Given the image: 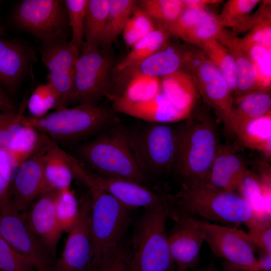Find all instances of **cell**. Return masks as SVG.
Here are the masks:
<instances>
[{"mask_svg": "<svg viewBox=\"0 0 271 271\" xmlns=\"http://www.w3.org/2000/svg\"><path fill=\"white\" fill-rule=\"evenodd\" d=\"M156 28L153 20L137 6L122 32L125 43L132 47Z\"/></svg>", "mask_w": 271, "mask_h": 271, "instance_id": "obj_40", "label": "cell"}, {"mask_svg": "<svg viewBox=\"0 0 271 271\" xmlns=\"http://www.w3.org/2000/svg\"><path fill=\"white\" fill-rule=\"evenodd\" d=\"M184 69L192 76L197 91L204 101L230 131V120L234 98L233 93L217 67L202 50L185 49Z\"/></svg>", "mask_w": 271, "mask_h": 271, "instance_id": "obj_8", "label": "cell"}, {"mask_svg": "<svg viewBox=\"0 0 271 271\" xmlns=\"http://www.w3.org/2000/svg\"><path fill=\"white\" fill-rule=\"evenodd\" d=\"M0 271H37L0 235Z\"/></svg>", "mask_w": 271, "mask_h": 271, "instance_id": "obj_42", "label": "cell"}, {"mask_svg": "<svg viewBox=\"0 0 271 271\" xmlns=\"http://www.w3.org/2000/svg\"><path fill=\"white\" fill-rule=\"evenodd\" d=\"M169 34L157 28L137 42L126 57L114 69L113 72L122 71L153 54L168 42Z\"/></svg>", "mask_w": 271, "mask_h": 271, "instance_id": "obj_28", "label": "cell"}, {"mask_svg": "<svg viewBox=\"0 0 271 271\" xmlns=\"http://www.w3.org/2000/svg\"><path fill=\"white\" fill-rule=\"evenodd\" d=\"M0 235L37 271H55L56 256L33 231L23 213L12 207L9 196L0 202Z\"/></svg>", "mask_w": 271, "mask_h": 271, "instance_id": "obj_12", "label": "cell"}, {"mask_svg": "<svg viewBox=\"0 0 271 271\" xmlns=\"http://www.w3.org/2000/svg\"><path fill=\"white\" fill-rule=\"evenodd\" d=\"M269 92L256 91L234 100L230 120V131L238 134L249 123L270 114Z\"/></svg>", "mask_w": 271, "mask_h": 271, "instance_id": "obj_24", "label": "cell"}, {"mask_svg": "<svg viewBox=\"0 0 271 271\" xmlns=\"http://www.w3.org/2000/svg\"><path fill=\"white\" fill-rule=\"evenodd\" d=\"M243 38L250 43L271 50L270 15L257 22Z\"/></svg>", "mask_w": 271, "mask_h": 271, "instance_id": "obj_46", "label": "cell"}, {"mask_svg": "<svg viewBox=\"0 0 271 271\" xmlns=\"http://www.w3.org/2000/svg\"><path fill=\"white\" fill-rule=\"evenodd\" d=\"M260 2L258 0H229L224 5L219 18L223 28L243 32L250 17L249 14Z\"/></svg>", "mask_w": 271, "mask_h": 271, "instance_id": "obj_35", "label": "cell"}, {"mask_svg": "<svg viewBox=\"0 0 271 271\" xmlns=\"http://www.w3.org/2000/svg\"><path fill=\"white\" fill-rule=\"evenodd\" d=\"M110 48L84 42L75 67V102L98 105L110 94L115 66Z\"/></svg>", "mask_w": 271, "mask_h": 271, "instance_id": "obj_7", "label": "cell"}, {"mask_svg": "<svg viewBox=\"0 0 271 271\" xmlns=\"http://www.w3.org/2000/svg\"><path fill=\"white\" fill-rule=\"evenodd\" d=\"M63 2L67 11L68 26L72 31L70 42L80 52L84 43V25L88 0H65Z\"/></svg>", "mask_w": 271, "mask_h": 271, "instance_id": "obj_39", "label": "cell"}, {"mask_svg": "<svg viewBox=\"0 0 271 271\" xmlns=\"http://www.w3.org/2000/svg\"><path fill=\"white\" fill-rule=\"evenodd\" d=\"M66 156L74 178L88 188H96L108 193L131 209L169 206L171 204L172 194L157 193L146 186L131 181L99 176L73 156L67 152Z\"/></svg>", "mask_w": 271, "mask_h": 271, "instance_id": "obj_11", "label": "cell"}, {"mask_svg": "<svg viewBox=\"0 0 271 271\" xmlns=\"http://www.w3.org/2000/svg\"><path fill=\"white\" fill-rule=\"evenodd\" d=\"M55 208L61 229L68 233L76 223L80 213L79 201L71 188L56 192Z\"/></svg>", "mask_w": 271, "mask_h": 271, "instance_id": "obj_36", "label": "cell"}, {"mask_svg": "<svg viewBox=\"0 0 271 271\" xmlns=\"http://www.w3.org/2000/svg\"><path fill=\"white\" fill-rule=\"evenodd\" d=\"M199 48L222 73L234 95L236 80L235 67L233 58L229 51L216 39L203 43Z\"/></svg>", "mask_w": 271, "mask_h": 271, "instance_id": "obj_33", "label": "cell"}, {"mask_svg": "<svg viewBox=\"0 0 271 271\" xmlns=\"http://www.w3.org/2000/svg\"><path fill=\"white\" fill-rule=\"evenodd\" d=\"M246 226L248 235L259 250L271 253L270 218L255 217Z\"/></svg>", "mask_w": 271, "mask_h": 271, "instance_id": "obj_43", "label": "cell"}, {"mask_svg": "<svg viewBox=\"0 0 271 271\" xmlns=\"http://www.w3.org/2000/svg\"><path fill=\"white\" fill-rule=\"evenodd\" d=\"M217 40L227 48L234 60L236 74L234 100L258 91L254 65L242 47L239 38L224 29Z\"/></svg>", "mask_w": 271, "mask_h": 271, "instance_id": "obj_21", "label": "cell"}, {"mask_svg": "<svg viewBox=\"0 0 271 271\" xmlns=\"http://www.w3.org/2000/svg\"><path fill=\"white\" fill-rule=\"evenodd\" d=\"M170 206L146 209L132 239L128 271H172L173 260L166 231Z\"/></svg>", "mask_w": 271, "mask_h": 271, "instance_id": "obj_6", "label": "cell"}, {"mask_svg": "<svg viewBox=\"0 0 271 271\" xmlns=\"http://www.w3.org/2000/svg\"><path fill=\"white\" fill-rule=\"evenodd\" d=\"M161 91L178 110L189 114L194 107L197 90L191 75L181 69L162 77Z\"/></svg>", "mask_w": 271, "mask_h": 271, "instance_id": "obj_26", "label": "cell"}, {"mask_svg": "<svg viewBox=\"0 0 271 271\" xmlns=\"http://www.w3.org/2000/svg\"><path fill=\"white\" fill-rule=\"evenodd\" d=\"M130 145L143 172L164 177L172 172L180 131V121L143 120L127 127Z\"/></svg>", "mask_w": 271, "mask_h": 271, "instance_id": "obj_5", "label": "cell"}, {"mask_svg": "<svg viewBox=\"0 0 271 271\" xmlns=\"http://www.w3.org/2000/svg\"><path fill=\"white\" fill-rule=\"evenodd\" d=\"M43 162L45 188L57 192L71 188L74 176L66 152L48 137Z\"/></svg>", "mask_w": 271, "mask_h": 271, "instance_id": "obj_25", "label": "cell"}, {"mask_svg": "<svg viewBox=\"0 0 271 271\" xmlns=\"http://www.w3.org/2000/svg\"><path fill=\"white\" fill-rule=\"evenodd\" d=\"M172 207L190 215H199L224 225L246 226L255 217L248 203L236 192L208 184L181 187L173 194Z\"/></svg>", "mask_w": 271, "mask_h": 271, "instance_id": "obj_4", "label": "cell"}, {"mask_svg": "<svg viewBox=\"0 0 271 271\" xmlns=\"http://www.w3.org/2000/svg\"><path fill=\"white\" fill-rule=\"evenodd\" d=\"M204 242L224 263L226 271H259L256 247L247 233L236 227L198 220Z\"/></svg>", "mask_w": 271, "mask_h": 271, "instance_id": "obj_10", "label": "cell"}, {"mask_svg": "<svg viewBox=\"0 0 271 271\" xmlns=\"http://www.w3.org/2000/svg\"><path fill=\"white\" fill-rule=\"evenodd\" d=\"M2 31H3V30H2V27L0 25V36L1 35L2 33Z\"/></svg>", "mask_w": 271, "mask_h": 271, "instance_id": "obj_52", "label": "cell"}, {"mask_svg": "<svg viewBox=\"0 0 271 271\" xmlns=\"http://www.w3.org/2000/svg\"><path fill=\"white\" fill-rule=\"evenodd\" d=\"M79 201L80 213L68 236L55 271H92V246L90 226L89 197Z\"/></svg>", "mask_w": 271, "mask_h": 271, "instance_id": "obj_17", "label": "cell"}, {"mask_svg": "<svg viewBox=\"0 0 271 271\" xmlns=\"http://www.w3.org/2000/svg\"><path fill=\"white\" fill-rule=\"evenodd\" d=\"M11 182L0 171V202L9 195Z\"/></svg>", "mask_w": 271, "mask_h": 271, "instance_id": "obj_50", "label": "cell"}, {"mask_svg": "<svg viewBox=\"0 0 271 271\" xmlns=\"http://www.w3.org/2000/svg\"><path fill=\"white\" fill-rule=\"evenodd\" d=\"M204 10L185 8L180 16L174 22L160 29L165 31L169 35L181 39L196 23Z\"/></svg>", "mask_w": 271, "mask_h": 271, "instance_id": "obj_44", "label": "cell"}, {"mask_svg": "<svg viewBox=\"0 0 271 271\" xmlns=\"http://www.w3.org/2000/svg\"><path fill=\"white\" fill-rule=\"evenodd\" d=\"M31 154L0 147V171L11 183L19 166Z\"/></svg>", "mask_w": 271, "mask_h": 271, "instance_id": "obj_45", "label": "cell"}, {"mask_svg": "<svg viewBox=\"0 0 271 271\" xmlns=\"http://www.w3.org/2000/svg\"><path fill=\"white\" fill-rule=\"evenodd\" d=\"M248 170L244 160L233 147L220 145L212 166L208 185L236 192Z\"/></svg>", "mask_w": 271, "mask_h": 271, "instance_id": "obj_20", "label": "cell"}, {"mask_svg": "<svg viewBox=\"0 0 271 271\" xmlns=\"http://www.w3.org/2000/svg\"><path fill=\"white\" fill-rule=\"evenodd\" d=\"M236 192L249 205L255 217L270 218L264 211L258 178L247 171L239 184Z\"/></svg>", "mask_w": 271, "mask_h": 271, "instance_id": "obj_38", "label": "cell"}, {"mask_svg": "<svg viewBox=\"0 0 271 271\" xmlns=\"http://www.w3.org/2000/svg\"><path fill=\"white\" fill-rule=\"evenodd\" d=\"M20 120L59 145L76 143L99 134L116 123V116L107 107L78 104L56 109L41 117L22 114Z\"/></svg>", "mask_w": 271, "mask_h": 271, "instance_id": "obj_3", "label": "cell"}, {"mask_svg": "<svg viewBox=\"0 0 271 271\" xmlns=\"http://www.w3.org/2000/svg\"><path fill=\"white\" fill-rule=\"evenodd\" d=\"M256 262L259 271H271V253L259 250Z\"/></svg>", "mask_w": 271, "mask_h": 271, "instance_id": "obj_47", "label": "cell"}, {"mask_svg": "<svg viewBox=\"0 0 271 271\" xmlns=\"http://www.w3.org/2000/svg\"><path fill=\"white\" fill-rule=\"evenodd\" d=\"M205 271H219L214 265L208 266Z\"/></svg>", "mask_w": 271, "mask_h": 271, "instance_id": "obj_51", "label": "cell"}, {"mask_svg": "<svg viewBox=\"0 0 271 271\" xmlns=\"http://www.w3.org/2000/svg\"><path fill=\"white\" fill-rule=\"evenodd\" d=\"M169 217L175 225L168 234L171 256L177 271L194 269L199 261L204 237L198 219L171 207Z\"/></svg>", "mask_w": 271, "mask_h": 271, "instance_id": "obj_16", "label": "cell"}, {"mask_svg": "<svg viewBox=\"0 0 271 271\" xmlns=\"http://www.w3.org/2000/svg\"><path fill=\"white\" fill-rule=\"evenodd\" d=\"M0 111L16 113V107L12 100L0 88Z\"/></svg>", "mask_w": 271, "mask_h": 271, "instance_id": "obj_48", "label": "cell"}, {"mask_svg": "<svg viewBox=\"0 0 271 271\" xmlns=\"http://www.w3.org/2000/svg\"><path fill=\"white\" fill-rule=\"evenodd\" d=\"M40 133L38 146L19 166L10 186L11 205L20 212L26 211L45 189L43 159L47 137Z\"/></svg>", "mask_w": 271, "mask_h": 271, "instance_id": "obj_15", "label": "cell"}, {"mask_svg": "<svg viewBox=\"0 0 271 271\" xmlns=\"http://www.w3.org/2000/svg\"><path fill=\"white\" fill-rule=\"evenodd\" d=\"M109 8V0H88L84 25V42L100 47Z\"/></svg>", "mask_w": 271, "mask_h": 271, "instance_id": "obj_29", "label": "cell"}, {"mask_svg": "<svg viewBox=\"0 0 271 271\" xmlns=\"http://www.w3.org/2000/svg\"><path fill=\"white\" fill-rule=\"evenodd\" d=\"M63 1L25 0L15 8L12 19L21 28L43 41L65 37L68 16Z\"/></svg>", "mask_w": 271, "mask_h": 271, "instance_id": "obj_14", "label": "cell"}, {"mask_svg": "<svg viewBox=\"0 0 271 271\" xmlns=\"http://www.w3.org/2000/svg\"><path fill=\"white\" fill-rule=\"evenodd\" d=\"M56 192L45 188L29 208L23 212L31 229L55 256L63 232L55 211Z\"/></svg>", "mask_w": 271, "mask_h": 271, "instance_id": "obj_19", "label": "cell"}, {"mask_svg": "<svg viewBox=\"0 0 271 271\" xmlns=\"http://www.w3.org/2000/svg\"><path fill=\"white\" fill-rule=\"evenodd\" d=\"M138 6L134 0H109V8L100 47L110 48L121 33Z\"/></svg>", "mask_w": 271, "mask_h": 271, "instance_id": "obj_27", "label": "cell"}, {"mask_svg": "<svg viewBox=\"0 0 271 271\" xmlns=\"http://www.w3.org/2000/svg\"><path fill=\"white\" fill-rule=\"evenodd\" d=\"M92 140L80 145L75 158L99 176L131 181L147 186L150 178L132 151L127 127L115 123Z\"/></svg>", "mask_w": 271, "mask_h": 271, "instance_id": "obj_2", "label": "cell"}, {"mask_svg": "<svg viewBox=\"0 0 271 271\" xmlns=\"http://www.w3.org/2000/svg\"><path fill=\"white\" fill-rule=\"evenodd\" d=\"M223 30L219 17L205 9L196 23L181 39L199 48L208 41L217 40Z\"/></svg>", "mask_w": 271, "mask_h": 271, "instance_id": "obj_34", "label": "cell"}, {"mask_svg": "<svg viewBox=\"0 0 271 271\" xmlns=\"http://www.w3.org/2000/svg\"><path fill=\"white\" fill-rule=\"evenodd\" d=\"M220 145L217 126L211 116L192 109L180 121L178 147L172 170L181 187L208 184Z\"/></svg>", "mask_w": 271, "mask_h": 271, "instance_id": "obj_1", "label": "cell"}, {"mask_svg": "<svg viewBox=\"0 0 271 271\" xmlns=\"http://www.w3.org/2000/svg\"><path fill=\"white\" fill-rule=\"evenodd\" d=\"M43 63L49 70L48 82L57 92V109L75 102L74 76L80 52L65 37L43 41L40 49Z\"/></svg>", "mask_w": 271, "mask_h": 271, "instance_id": "obj_13", "label": "cell"}, {"mask_svg": "<svg viewBox=\"0 0 271 271\" xmlns=\"http://www.w3.org/2000/svg\"><path fill=\"white\" fill-rule=\"evenodd\" d=\"M22 112H0V147L31 154L38 146L41 133L21 121Z\"/></svg>", "mask_w": 271, "mask_h": 271, "instance_id": "obj_22", "label": "cell"}, {"mask_svg": "<svg viewBox=\"0 0 271 271\" xmlns=\"http://www.w3.org/2000/svg\"><path fill=\"white\" fill-rule=\"evenodd\" d=\"M185 8H193L199 9H206L210 4H217L220 1L216 0H183Z\"/></svg>", "mask_w": 271, "mask_h": 271, "instance_id": "obj_49", "label": "cell"}, {"mask_svg": "<svg viewBox=\"0 0 271 271\" xmlns=\"http://www.w3.org/2000/svg\"><path fill=\"white\" fill-rule=\"evenodd\" d=\"M58 95L51 86L46 84L38 86L31 94L27 103V107L34 117H41L53 109H57L59 106Z\"/></svg>", "mask_w": 271, "mask_h": 271, "instance_id": "obj_37", "label": "cell"}, {"mask_svg": "<svg viewBox=\"0 0 271 271\" xmlns=\"http://www.w3.org/2000/svg\"><path fill=\"white\" fill-rule=\"evenodd\" d=\"M239 39L254 65L258 91L269 92L271 84V50L250 43L243 38Z\"/></svg>", "mask_w": 271, "mask_h": 271, "instance_id": "obj_32", "label": "cell"}, {"mask_svg": "<svg viewBox=\"0 0 271 271\" xmlns=\"http://www.w3.org/2000/svg\"><path fill=\"white\" fill-rule=\"evenodd\" d=\"M138 6L159 28L174 22L185 9L183 0H142L138 1Z\"/></svg>", "mask_w": 271, "mask_h": 271, "instance_id": "obj_31", "label": "cell"}, {"mask_svg": "<svg viewBox=\"0 0 271 271\" xmlns=\"http://www.w3.org/2000/svg\"><path fill=\"white\" fill-rule=\"evenodd\" d=\"M167 44L159 50L136 64L122 71L113 73L110 95H120L128 82L136 75L163 77L183 69L184 49L167 46Z\"/></svg>", "mask_w": 271, "mask_h": 271, "instance_id": "obj_18", "label": "cell"}, {"mask_svg": "<svg viewBox=\"0 0 271 271\" xmlns=\"http://www.w3.org/2000/svg\"><path fill=\"white\" fill-rule=\"evenodd\" d=\"M128 259L129 253L120 242L102 253L92 271H128Z\"/></svg>", "mask_w": 271, "mask_h": 271, "instance_id": "obj_41", "label": "cell"}, {"mask_svg": "<svg viewBox=\"0 0 271 271\" xmlns=\"http://www.w3.org/2000/svg\"><path fill=\"white\" fill-rule=\"evenodd\" d=\"M161 92L159 77L138 75L130 79L120 95L113 96L124 101L137 103L149 101Z\"/></svg>", "mask_w": 271, "mask_h": 271, "instance_id": "obj_30", "label": "cell"}, {"mask_svg": "<svg viewBox=\"0 0 271 271\" xmlns=\"http://www.w3.org/2000/svg\"><path fill=\"white\" fill-rule=\"evenodd\" d=\"M30 64L28 51L22 44L0 38V84L14 89Z\"/></svg>", "mask_w": 271, "mask_h": 271, "instance_id": "obj_23", "label": "cell"}, {"mask_svg": "<svg viewBox=\"0 0 271 271\" xmlns=\"http://www.w3.org/2000/svg\"><path fill=\"white\" fill-rule=\"evenodd\" d=\"M89 189L93 266L106 248L120 242L131 209L104 191Z\"/></svg>", "mask_w": 271, "mask_h": 271, "instance_id": "obj_9", "label": "cell"}]
</instances>
